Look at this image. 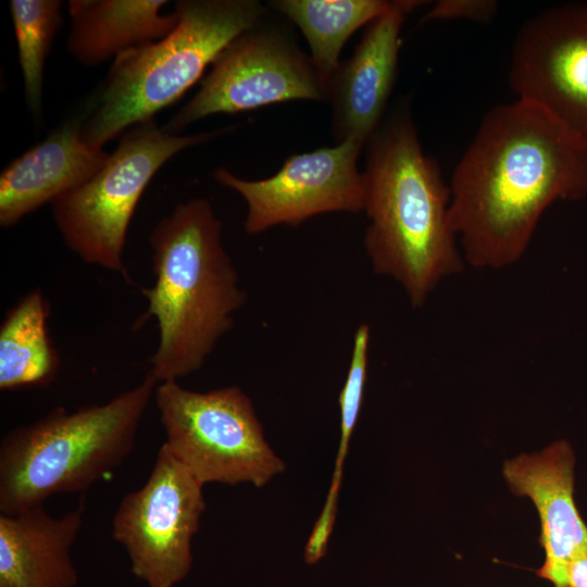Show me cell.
<instances>
[{"label": "cell", "mask_w": 587, "mask_h": 587, "mask_svg": "<svg viewBox=\"0 0 587 587\" xmlns=\"http://www.w3.org/2000/svg\"><path fill=\"white\" fill-rule=\"evenodd\" d=\"M449 188L466 265L505 268L523 258L551 204L587 196V143L517 98L486 113Z\"/></svg>", "instance_id": "1"}, {"label": "cell", "mask_w": 587, "mask_h": 587, "mask_svg": "<svg viewBox=\"0 0 587 587\" xmlns=\"http://www.w3.org/2000/svg\"><path fill=\"white\" fill-rule=\"evenodd\" d=\"M364 247L373 271L394 279L412 308L466 265L450 220V188L421 146L407 105L367 142Z\"/></svg>", "instance_id": "2"}, {"label": "cell", "mask_w": 587, "mask_h": 587, "mask_svg": "<svg viewBox=\"0 0 587 587\" xmlns=\"http://www.w3.org/2000/svg\"><path fill=\"white\" fill-rule=\"evenodd\" d=\"M222 226L208 199L192 198L177 203L150 233L155 280L142 290L143 317L158 323L147 373L158 384L201 369L246 302Z\"/></svg>", "instance_id": "3"}, {"label": "cell", "mask_w": 587, "mask_h": 587, "mask_svg": "<svg viewBox=\"0 0 587 587\" xmlns=\"http://www.w3.org/2000/svg\"><path fill=\"white\" fill-rule=\"evenodd\" d=\"M158 383L148 374L102 404L70 412L57 407L11 429L0 442V514L83 491L122 465L134 449Z\"/></svg>", "instance_id": "4"}, {"label": "cell", "mask_w": 587, "mask_h": 587, "mask_svg": "<svg viewBox=\"0 0 587 587\" xmlns=\"http://www.w3.org/2000/svg\"><path fill=\"white\" fill-rule=\"evenodd\" d=\"M174 11L177 24L171 33L113 60L90 115L83 117L88 145L102 148L127 128L153 121L265 14L257 0H180Z\"/></svg>", "instance_id": "5"}, {"label": "cell", "mask_w": 587, "mask_h": 587, "mask_svg": "<svg viewBox=\"0 0 587 587\" xmlns=\"http://www.w3.org/2000/svg\"><path fill=\"white\" fill-rule=\"evenodd\" d=\"M223 132L180 136L153 121L130 127L98 173L51 202L64 243L86 263L127 277V230L147 185L172 157Z\"/></svg>", "instance_id": "6"}, {"label": "cell", "mask_w": 587, "mask_h": 587, "mask_svg": "<svg viewBox=\"0 0 587 587\" xmlns=\"http://www.w3.org/2000/svg\"><path fill=\"white\" fill-rule=\"evenodd\" d=\"M154 400L163 445L203 485L262 487L285 471L240 387L201 392L170 380L158 384Z\"/></svg>", "instance_id": "7"}, {"label": "cell", "mask_w": 587, "mask_h": 587, "mask_svg": "<svg viewBox=\"0 0 587 587\" xmlns=\"http://www.w3.org/2000/svg\"><path fill=\"white\" fill-rule=\"evenodd\" d=\"M203 486L162 445L146 483L120 501L112 537L148 587H175L188 576L191 541L205 510Z\"/></svg>", "instance_id": "8"}, {"label": "cell", "mask_w": 587, "mask_h": 587, "mask_svg": "<svg viewBox=\"0 0 587 587\" xmlns=\"http://www.w3.org/2000/svg\"><path fill=\"white\" fill-rule=\"evenodd\" d=\"M310 57L289 38L259 26L229 42L198 92L168 121L173 134L216 113H237L291 100H327Z\"/></svg>", "instance_id": "9"}, {"label": "cell", "mask_w": 587, "mask_h": 587, "mask_svg": "<svg viewBox=\"0 0 587 587\" xmlns=\"http://www.w3.org/2000/svg\"><path fill=\"white\" fill-rule=\"evenodd\" d=\"M509 85L587 143V1L549 7L521 26Z\"/></svg>", "instance_id": "10"}, {"label": "cell", "mask_w": 587, "mask_h": 587, "mask_svg": "<svg viewBox=\"0 0 587 587\" xmlns=\"http://www.w3.org/2000/svg\"><path fill=\"white\" fill-rule=\"evenodd\" d=\"M364 146L348 139L330 148L291 154L265 179L246 180L223 167L213 176L243 198L245 229L259 234L282 224L295 226L317 214L363 211L365 183L358 158Z\"/></svg>", "instance_id": "11"}, {"label": "cell", "mask_w": 587, "mask_h": 587, "mask_svg": "<svg viewBox=\"0 0 587 587\" xmlns=\"http://www.w3.org/2000/svg\"><path fill=\"white\" fill-rule=\"evenodd\" d=\"M424 3L391 1L390 8L367 25L352 55L340 63L328 88L337 143L358 139L366 145L383 124L397 77L402 25L405 16Z\"/></svg>", "instance_id": "12"}, {"label": "cell", "mask_w": 587, "mask_h": 587, "mask_svg": "<svg viewBox=\"0 0 587 587\" xmlns=\"http://www.w3.org/2000/svg\"><path fill=\"white\" fill-rule=\"evenodd\" d=\"M574 452L560 440L541 452L508 460L503 475L512 491L537 508L545 562L537 572L554 587H567V566L587 547V526L574 501Z\"/></svg>", "instance_id": "13"}, {"label": "cell", "mask_w": 587, "mask_h": 587, "mask_svg": "<svg viewBox=\"0 0 587 587\" xmlns=\"http://www.w3.org/2000/svg\"><path fill=\"white\" fill-rule=\"evenodd\" d=\"M83 118H72L14 159L0 175V225L10 227L46 203L79 187L110 153L88 145Z\"/></svg>", "instance_id": "14"}, {"label": "cell", "mask_w": 587, "mask_h": 587, "mask_svg": "<svg viewBox=\"0 0 587 587\" xmlns=\"http://www.w3.org/2000/svg\"><path fill=\"white\" fill-rule=\"evenodd\" d=\"M85 498L55 517L42 505L0 514V587H75L71 550L84 523Z\"/></svg>", "instance_id": "15"}, {"label": "cell", "mask_w": 587, "mask_h": 587, "mask_svg": "<svg viewBox=\"0 0 587 587\" xmlns=\"http://www.w3.org/2000/svg\"><path fill=\"white\" fill-rule=\"evenodd\" d=\"M165 0H70L66 47L85 65H98L165 37L177 14L163 13Z\"/></svg>", "instance_id": "16"}, {"label": "cell", "mask_w": 587, "mask_h": 587, "mask_svg": "<svg viewBox=\"0 0 587 587\" xmlns=\"http://www.w3.org/2000/svg\"><path fill=\"white\" fill-rule=\"evenodd\" d=\"M50 309L43 294L32 290L7 313L0 326V389L45 386L59 371L48 334Z\"/></svg>", "instance_id": "17"}, {"label": "cell", "mask_w": 587, "mask_h": 587, "mask_svg": "<svg viewBox=\"0 0 587 587\" xmlns=\"http://www.w3.org/2000/svg\"><path fill=\"white\" fill-rule=\"evenodd\" d=\"M270 4L301 29L310 47L311 62L328 89L346 41L357 29L385 13L391 1L275 0Z\"/></svg>", "instance_id": "18"}, {"label": "cell", "mask_w": 587, "mask_h": 587, "mask_svg": "<svg viewBox=\"0 0 587 587\" xmlns=\"http://www.w3.org/2000/svg\"><path fill=\"white\" fill-rule=\"evenodd\" d=\"M61 7L59 0L10 2L25 97L35 116L41 110L45 62L62 23Z\"/></svg>", "instance_id": "19"}, {"label": "cell", "mask_w": 587, "mask_h": 587, "mask_svg": "<svg viewBox=\"0 0 587 587\" xmlns=\"http://www.w3.org/2000/svg\"><path fill=\"white\" fill-rule=\"evenodd\" d=\"M369 344L370 327L363 323L358 326L354 333L348 374L339 395L340 441L336 458V464L338 465L345 463L349 441L363 401L367 375Z\"/></svg>", "instance_id": "20"}, {"label": "cell", "mask_w": 587, "mask_h": 587, "mask_svg": "<svg viewBox=\"0 0 587 587\" xmlns=\"http://www.w3.org/2000/svg\"><path fill=\"white\" fill-rule=\"evenodd\" d=\"M499 3L495 0H440L423 17L428 20H469L488 23L498 13Z\"/></svg>", "instance_id": "21"}, {"label": "cell", "mask_w": 587, "mask_h": 587, "mask_svg": "<svg viewBox=\"0 0 587 587\" xmlns=\"http://www.w3.org/2000/svg\"><path fill=\"white\" fill-rule=\"evenodd\" d=\"M566 575L567 587H587V547L574 555Z\"/></svg>", "instance_id": "22"}]
</instances>
